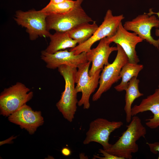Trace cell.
I'll return each instance as SVG.
<instances>
[{"instance_id":"21","label":"cell","mask_w":159,"mask_h":159,"mask_svg":"<svg viewBox=\"0 0 159 159\" xmlns=\"http://www.w3.org/2000/svg\"><path fill=\"white\" fill-rule=\"evenodd\" d=\"M99 152L102 154L103 157H100L97 155H94V158L100 159H123L122 158L119 157L111 154L106 151L103 149H100Z\"/></svg>"},{"instance_id":"26","label":"cell","mask_w":159,"mask_h":159,"mask_svg":"<svg viewBox=\"0 0 159 159\" xmlns=\"http://www.w3.org/2000/svg\"><path fill=\"white\" fill-rule=\"evenodd\" d=\"M67 0H50V3L54 4H57L66 1Z\"/></svg>"},{"instance_id":"13","label":"cell","mask_w":159,"mask_h":159,"mask_svg":"<svg viewBox=\"0 0 159 159\" xmlns=\"http://www.w3.org/2000/svg\"><path fill=\"white\" fill-rule=\"evenodd\" d=\"M11 122L26 130L30 135L34 134L37 128L44 123V119L39 111H34L25 104L8 117Z\"/></svg>"},{"instance_id":"22","label":"cell","mask_w":159,"mask_h":159,"mask_svg":"<svg viewBox=\"0 0 159 159\" xmlns=\"http://www.w3.org/2000/svg\"><path fill=\"white\" fill-rule=\"evenodd\" d=\"M146 144L149 146L150 150L154 154L159 153L158 159H159V142H156L153 143H147Z\"/></svg>"},{"instance_id":"24","label":"cell","mask_w":159,"mask_h":159,"mask_svg":"<svg viewBox=\"0 0 159 159\" xmlns=\"http://www.w3.org/2000/svg\"><path fill=\"white\" fill-rule=\"evenodd\" d=\"M61 153L63 155L65 156H68L71 155V152L69 148L65 147L62 149Z\"/></svg>"},{"instance_id":"11","label":"cell","mask_w":159,"mask_h":159,"mask_svg":"<svg viewBox=\"0 0 159 159\" xmlns=\"http://www.w3.org/2000/svg\"><path fill=\"white\" fill-rule=\"evenodd\" d=\"M41 59L46 64L48 69H55L65 65L77 68L81 64L88 61L86 52L74 54L73 51L67 50H60L49 54L44 50L41 52Z\"/></svg>"},{"instance_id":"17","label":"cell","mask_w":159,"mask_h":159,"mask_svg":"<svg viewBox=\"0 0 159 159\" xmlns=\"http://www.w3.org/2000/svg\"><path fill=\"white\" fill-rule=\"evenodd\" d=\"M140 81L137 77H133L128 83L127 87L125 90V105L124 110L126 115V120L127 123H130L132 119V105L135 100L143 95L140 92L139 89Z\"/></svg>"},{"instance_id":"10","label":"cell","mask_w":159,"mask_h":159,"mask_svg":"<svg viewBox=\"0 0 159 159\" xmlns=\"http://www.w3.org/2000/svg\"><path fill=\"white\" fill-rule=\"evenodd\" d=\"M123 25L126 30L135 33L143 40L159 49V38L155 39L151 35L153 28H159V20L154 14L150 16L144 13L139 15L132 20L125 21Z\"/></svg>"},{"instance_id":"23","label":"cell","mask_w":159,"mask_h":159,"mask_svg":"<svg viewBox=\"0 0 159 159\" xmlns=\"http://www.w3.org/2000/svg\"><path fill=\"white\" fill-rule=\"evenodd\" d=\"M147 14L150 16L153 14H156L159 18V11L158 12H155L152 11V9H150L149 10V13ZM155 34L156 36L159 37V29H156L155 30Z\"/></svg>"},{"instance_id":"5","label":"cell","mask_w":159,"mask_h":159,"mask_svg":"<svg viewBox=\"0 0 159 159\" xmlns=\"http://www.w3.org/2000/svg\"><path fill=\"white\" fill-rule=\"evenodd\" d=\"M117 44V53L114 61L105 65L100 74L99 87L92 97L95 101L99 100L102 94L108 90L115 83L121 78L120 73L123 66L128 61V58L121 47Z\"/></svg>"},{"instance_id":"7","label":"cell","mask_w":159,"mask_h":159,"mask_svg":"<svg viewBox=\"0 0 159 159\" xmlns=\"http://www.w3.org/2000/svg\"><path fill=\"white\" fill-rule=\"evenodd\" d=\"M91 63L90 61H88L80 65L75 75L76 91L77 93L81 92L82 93L77 105L79 106H82L85 109H88L90 107V97L99 84L100 73L102 70H99L94 75L90 76L89 69Z\"/></svg>"},{"instance_id":"15","label":"cell","mask_w":159,"mask_h":159,"mask_svg":"<svg viewBox=\"0 0 159 159\" xmlns=\"http://www.w3.org/2000/svg\"><path fill=\"white\" fill-rule=\"evenodd\" d=\"M148 111H151L153 116L146 120V125L151 129L157 128L159 126V91L158 89L153 94L143 99L139 105L132 107L131 115L133 116Z\"/></svg>"},{"instance_id":"4","label":"cell","mask_w":159,"mask_h":159,"mask_svg":"<svg viewBox=\"0 0 159 159\" xmlns=\"http://www.w3.org/2000/svg\"><path fill=\"white\" fill-rule=\"evenodd\" d=\"M48 14L41 10H18L14 19L18 25L26 28L30 39L34 40L39 37H49L51 34L47 29L46 22Z\"/></svg>"},{"instance_id":"18","label":"cell","mask_w":159,"mask_h":159,"mask_svg":"<svg viewBox=\"0 0 159 159\" xmlns=\"http://www.w3.org/2000/svg\"><path fill=\"white\" fill-rule=\"evenodd\" d=\"M98 27L95 21L92 24L86 22L77 26L67 32L72 39L80 44L89 39Z\"/></svg>"},{"instance_id":"2","label":"cell","mask_w":159,"mask_h":159,"mask_svg":"<svg viewBox=\"0 0 159 159\" xmlns=\"http://www.w3.org/2000/svg\"><path fill=\"white\" fill-rule=\"evenodd\" d=\"M58 71L63 77L65 88L56 106L63 117L70 122H72L77 110V93L75 87L77 68L67 65L59 66Z\"/></svg>"},{"instance_id":"9","label":"cell","mask_w":159,"mask_h":159,"mask_svg":"<svg viewBox=\"0 0 159 159\" xmlns=\"http://www.w3.org/2000/svg\"><path fill=\"white\" fill-rule=\"evenodd\" d=\"M123 125L121 121H110L102 118H97L90 123L83 144L96 142L102 145L103 149L107 150L112 145L109 142L111 133Z\"/></svg>"},{"instance_id":"6","label":"cell","mask_w":159,"mask_h":159,"mask_svg":"<svg viewBox=\"0 0 159 159\" xmlns=\"http://www.w3.org/2000/svg\"><path fill=\"white\" fill-rule=\"evenodd\" d=\"M93 21L81 5L65 14H48L46 19L48 31L54 30L60 32H68L80 24Z\"/></svg>"},{"instance_id":"19","label":"cell","mask_w":159,"mask_h":159,"mask_svg":"<svg viewBox=\"0 0 159 159\" xmlns=\"http://www.w3.org/2000/svg\"><path fill=\"white\" fill-rule=\"evenodd\" d=\"M143 68L142 64L128 61L127 62L121 69L120 76L122 78L120 84L114 87L115 90L118 92L125 90L130 80L134 77H137Z\"/></svg>"},{"instance_id":"27","label":"cell","mask_w":159,"mask_h":159,"mask_svg":"<svg viewBox=\"0 0 159 159\" xmlns=\"http://www.w3.org/2000/svg\"><path fill=\"white\" fill-rule=\"evenodd\" d=\"M158 89L159 91V85L158 86Z\"/></svg>"},{"instance_id":"8","label":"cell","mask_w":159,"mask_h":159,"mask_svg":"<svg viewBox=\"0 0 159 159\" xmlns=\"http://www.w3.org/2000/svg\"><path fill=\"white\" fill-rule=\"evenodd\" d=\"M123 14L114 16L110 9L108 10L102 24L98 27L93 35L87 40L75 47L70 48L75 55L83 52H87L95 42L107 37L114 35L116 32L119 24L124 19Z\"/></svg>"},{"instance_id":"12","label":"cell","mask_w":159,"mask_h":159,"mask_svg":"<svg viewBox=\"0 0 159 159\" xmlns=\"http://www.w3.org/2000/svg\"><path fill=\"white\" fill-rule=\"evenodd\" d=\"M106 38L110 43L113 42L121 47L127 55L129 62L138 63L139 62L135 47L143 40L135 33L130 32L126 30L122 22L119 24L116 33Z\"/></svg>"},{"instance_id":"14","label":"cell","mask_w":159,"mask_h":159,"mask_svg":"<svg viewBox=\"0 0 159 159\" xmlns=\"http://www.w3.org/2000/svg\"><path fill=\"white\" fill-rule=\"evenodd\" d=\"M110 44L105 37L100 40L96 47L86 52L87 60L92 63L89 71L90 76H92L99 70L102 69L104 66L109 63L108 59L110 54L117 50V47H111Z\"/></svg>"},{"instance_id":"1","label":"cell","mask_w":159,"mask_h":159,"mask_svg":"<svg viewBox=\"0 0 159 159\" xmlns=\"http://www.w3.org/2000/svg\"><path fill=\"white\" fill-rule=\"evenodd\" d=\"M127 127L126 130L118 140L109 148L105 150L123 159H131L132 154L137 152L138 150L137 141L141 137L145 138L146 130L140 118L136 115L133 116Z\"/></svg>"},{"instance_id":"16","label":"cell","mask_w":159,"mask_h":159,"mask_svg":"<svg viewBox=\"0 0 159 159\" xmlns=\"http://www.w3.org/2000/svg\"><path fill=\"white\" fill-rule=\"evenodd\" d=\"M49 37L50 42L44 51L49 54H53L67 48H74L78 44L77 41L69 36L67 32H56L53 34H50Z\"/></svg>"},{"instance_id":"25","label":"cell","mask_w":159,"mask_h":159,"mask_svg":"<svg viewBox=\"0 0 159 159\" xmlns=\"http://www.w3.org/2000/svg\"><path fill=\"white\" fill-rule=\"evenodd\" d=\"M16 136L14 137V136H12L10 138H9L6 140H5L3 141H0V145H2L5 144H10L12 142V140L15 139L16 138Z\"/></svg>"},{"instance_id":"3","label":"cell","mask_w":159,"mask_h":159,"mask_svg":"<svg viewBox=\"0 0 159 159\" xmlns=\"http://www.w3.org/2000/svg\"><path fill=\"white\" fill-rule=\"evenodd\" d=\"M33 93L19 82L5 88L0 95V113L8 117L32 99Z\"/></svg>"},{"instance_id":"20","label":"cell","mask_w":159,"mask_h":159,"mask_svg":"<svg viewBox=\"0 0 159 159\" xmlns=\"http://www.w3.org/2000/svg\"><path fill=\"white\" fill-rule=\"evenodd\" d=\"M83 0H67L57 4L49 3L41 10L48 14H62L70 12L81 5Z\"/></svg>"}]
</instances>
